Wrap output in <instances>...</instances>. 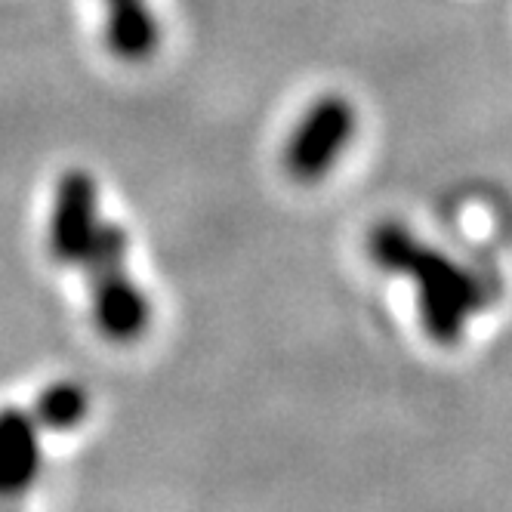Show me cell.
Segmentation results:
<instances>
[{
  "label": "cell",
  "mask_w": 512,
  "mask_h": 512,
  "mask_svg": "<svg viewBox=\"0 0 512 512\" xmlns=\"http://www.w3.org/2000/svg\"><path fill=\"white\" fill-rule=\"evenodd\" d=\"M368 253L383 272L417 284L420 324L438 346L460 343L469 321L488 306L485 281L442 247L426 244L405 223H377L368 235Z\"/></svg>",
  "instance_id": "cell-1"
},
{
  "label": "cell",
  "mask_w": 512,
  "mask_h": 512,
  "mask_svg": "<svg viewBox=\"0 0 512 512\" xmlns=\"http://www.w3.org/2000/svg\"><path fill=\"white\" fill-rule=\"evenodd\" d=\"M127 250L130 238L124 226L102 223L90 250L84 253L87 281H90V303L96 327L115 343H130L142 337L152 321V303L142 294V287L127 272Z\"/></svg>",
  "instance_id": "cell-2"
},
{
  "label": "cell",
  "mask_w": 512,
  "mask_h": 512,
  "mask_svg": "<svg viewBox=\"0 0 512 512\" xmlns=\"http://www.w3.org/2000/svg\"><path fill=\"white\" fill-rule=\"evenodd\" d=\"M355 127H358V115L346 96L331 93L312 102V108L300 118L297 130L290 133L284 152L287 173L300 182L324 179L349 149Z\"/></svg>",
  "instance_id": "cell-3"
},
{
  "label": "cell",
  "mask_w": 512,
  "mask_h": 512,
  "mask_svg": "<svg viewBox=\"0 0 512 512\" xmlns=\"http://www.w3.org/2000/svg\"><path fill=\"white\" fill-rule=\"evenodd\" d=\"M102 226L99 219V186L93 173L87 170H65L56 179L53 207H50V253L56 263L78 266L84 253L90 250L96 232Z\"/></svg>",
  "instance_id": "cell-4"
},
{
  "label": "cell",
  "mask_w": 512,
  "mask_h": 512,
  "mask_svg": "<svg viewBox=\"0 0 512 512\" xmlns=\"http://www.w3.org/2000/svg\"><path fill=\"white\" fill-rule=\"evenodd\" d=\"M41 426L31 411L0 408V500L25 494L41 475Z\"/></svg>",
  "instance_id": "cell-5"
},
{
  "label": "cell",
  "mask_w": 512,
  "mask_h": 512,
  "mask_svg": "<svg viewBox=\"0 0 512 512\" xmlns=\"http://www.w3.org/2000/svg\"><path fill=\"white\" fill-rule=\"evenodd\" d=\"M105 44L118 59L139 62L158 50L161 28L145 0H105Z\"/></svg>",
  "instance_id": "cell-6"
},
{
  "label": "cell",
  "mask_w": 512,
  "mask_h": 512,
  "mask_svg": "<svg viewBox=\"0 0 512 512\" xmlns=\"http://www.w3.org/2000/svg\"><path fill=\"white\" fill-rule=\"evenodd\" d=\"M90 411V395L81 383H71V380H59L50 383L38 401H34L31 417L38 426L53 429V432H65V429H75Z\"/></svg>",
  "instance_id": "cell-7"
}]
</instances>
